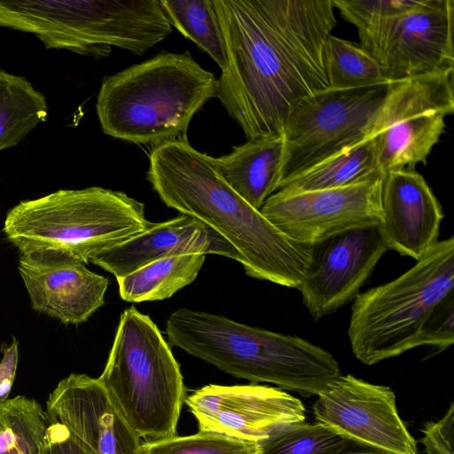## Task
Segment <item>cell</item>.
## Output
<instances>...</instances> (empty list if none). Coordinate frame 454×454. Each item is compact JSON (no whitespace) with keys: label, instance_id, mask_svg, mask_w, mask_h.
<instances>
[{"label":"cell","instance_id":"1","mask_svg":"<svg viewBox=\"0 0 454 454\" xmlns=\"http://www.w3.org/2000/svg\"><path fill=\"white\" fill-rule=\"evenodd\" d=\"M227 65L216 98L247 140L282 135L305 97L328 88L324 45L336 26L333 0H213Z\"/></svg>","mask_w":454,"mask_h":454},{"label":"cell","instance_id":"2","mask_svg":"<svg viewBox=\"0 0 454 454\" xmlns=\"http://www.w3.org/2000/svg\"><path fill=\"white\" fill-rule=\"evenodd\" d=\"M147 179L166 206L225 239L247 275L300 286L312 263L313 245L292 240L242 199L221 176L214 157L197 151L187 138L166 141L150 153Z\"/></svg>","mask_w":454,"mask_h":454},{"label":"cell","instance_id":"3","mask_svg":"<svg viewBox=\"0 0 454 454\" xmlns=\"http://www.w3.org/2000/svg\"><path fill=\"white\" fill-rule=\"evenodd\" d=\"M166 333L168 344L226 373L304 397L317 395L341 375L333 356L307 340L221 315L178 309L168 317Z\"/></svg>","mask_w":454,"mask_h":454},{"label":"cell","instance_id":"4","mask_svg":"<svg viewBox=\"0 0 454 454\" xmlns=\"http://www.w3.org/2000/svg\"><path fill=\"white\" fill-rule=\"evenodd\" d=\"M216 82L190 51L159 53L103 79L96 104L102 131L153 146L186 138L193 115L216 97Z\"/></svg>","mask_w":454,"mask_h":454},{"label":"cell","instance_id":"5","mask_svg":"<svg viewBox=\"0 0 454 454\" xmlns=\"http://www.w3.org/2000/svg\"><path fill=\"white\" fill-rule=\"evenodd\" d=\"M153 224L142 202L121 192L91 186L20 201L6 214L3 231L20 254L58 249L88 263L91 255Z\"/></svg>","mask_w":454,"mask_h":454},{"label":"cell","instance_id":"6","mask_svg":"<svg viewBox=\"0 0 454 454\" xmlns=\"http://www.w3.org/2000/svg\"><path fill=\"white\" fill-rule=\"evenodd\" d=\"M0 26L35 34L47 49L104 58L143 55L172 33L158 0L0 1Z\"/></svg>","mask_w":454,"mask_h":454},{"label":"cell","instance_id":"7","mask_svg":"<svg viewBox=\"0 0 454 454\" xmlns=\"http://www.w3.org/2000/svg\"><path fill=\"white\" fill-rule=\"evenodd\" d=\"M98 380L140 438L176 435L185 398L180 366L155 323L134 306L121 315Z\"/></svg>","mask_w":454,"mask_h":454},{"label":"cell","instance_id":"8","mask_svg":"<svg viewBox=\"0 0 454 454\" xmlns=\"http://www.w3.org/2000/svg\"><path fill=\"white\" fill-rule=\"evenodd\" d=\"M454 239L437 241L409 270L359 294L348 335L354 356L372 365L419 346L422 327L453 291Z\"/></svg>","mask_w":454,"mask_h":454},{"label":"cell","instance_id":"9","mask_svg":"<svg viewBox=\"0 0 454 454\" xmlns=\"http://www.w3.org/2000/svg\"><path fill=\"white\" fill-rule=\"evenodd\" d=\"M454 70L390 82L366 139L376 148L383 175L415 169L427 158L454 111Z\"/></svg>","mask_w":454,"mask_h":454},{"label":"cell","instance_id":"10","mask_svg":"<svg viewBox=\"0 0 454 454\" xmlns=\"http://www.w3.org/2000/svg\"><path fill=\"white\" fill-rule=\"evenodd\" d=\"M387 85L328 87L299 101L282 131L281 182L366 140Z\"/></svg>","mask_w":454,"mask_h":454},{"label":"cell","instance_id":"11","mask_svg":"<svg viewBox=\"0 0 454 454\" xmlns=\"http://www.w3.org/2000/svg\"><path fill=\"white\" fill-rule=\"evenodd\" d=\"M382 179L302 192H276L260 212L292 240L314 245L348 230L380 224Z\"/></svg>","mask_w":454,"mask_h":454},{"label":"cell","instance_id":"12","mask_svg":"<svg viewBox=\"0 0 454 454\" xmlns=\"http://www.w3.org/2000/svg\"><path fill=\"white\" fill-rule=\"evenodd\" d=\"M199 431L216 433L258 445L306 420L302 402L279 388L257 385L209 384L184 398Z\"/></svg>","mask_w":454,"mask_h":454},{"label":"cell","instance_id":"13","mask_svg":"<svg viewBox=\"0 0 454 454\" xmlns=\"http://www.w3.org/2000/svg\"><path fill=\"white\" fill-rule=\"evenodd\" d=\"M313 414L316 421L345 439L395 454H418L388 387L341 374L317 395Z\"/></svg>","mask_w":454,"mask_h":454},{"label":"cell","instance_id":"14","mask_svg":"<svg viewBox=\"0 0 454 454\" xmlns=\"http://www.w3.org/2000/svg\"><path fill=\"white\" fill-rule=\"evenodd\" d=\"M387 250L379 224L348 230L314 244L312 263L297 288L314 320L354 300Z\"/></svg>","mask_w":454,"mask_h":454},{"label":"cell","instance_id":"15","mask_svg":"<svg viewBox=\"0 0 454 454\" xmlns=\"http://www.w3.org/2000/svg\"><path fill=\"white\" fill-rule=\"evenodd\" d=\"M85 264L58 249L20 254L18 270L32 308L66 325L86 321L104 305L109 280Z\"/></svg>","mask_w":454,"mask_h":454},{"label":"cell","instance_id":"16","mask_svg":"<svg viewBox=\"0 0 454 454\" xmlns=\"http://www.w3.org/2000/svg\"><path fill=\"white\" fill-rule=\"evenodd\" d=\"M454 1L419 0L391 24L379 63L389 82L454 70Z\"/></svg>","mask_w":454,"mask_h":454},{"label":"cell","instance_id":"17","mask_svg":"<svg viewBox=\"0 0 454 454\" xmlns=\"http://www.w3.org/2000/svg\"><path fill=\"white\" fill-rule=\"evenodd\" d=\"M46 413L94 454H138L141 438L98 378L72 373L60 380Z\"/></svg>","mask_w":454,"mask_h":454},{"label":"cell","instance_id":"18","mask_svg":"<svg viewBox=\"0 0 454 454\" xmlns=\"http://www.w3.org/2000/svg\"><path fill=\"white\" fill-rule=\"evenodd\" d=\"M380 207L379 228L387 249L418 261L438 241L442 206L415 169L384 176Z\"/></svg>","mask_w":454,"mask_h":454},{"label":"cell","instance_id":"19","mask_svg":"<svg viewBox=\"0 0 454 454\" xmlns=\"http://www.w3.org/2000/svg\"><path fill=\"white\" fill-rule=\"evenodd\" d=\"M186 254H213L240 262L237 250L214 229L195 217L180 215L153 223L146 231L96 253L88 263L119 278L154 261Z\"/></svg>","mask_w":454,"mask_h":454},{"label":"cell","instance_id":"20","mask_svg":"<svg viewBox=\"0 0 454 454\" xmlns=\"http://www.w3.org/2000/svg\"><path fill=\"white\" fill-rule=\"evenodd\" d=\"M283 158L284 140L278 134L247 140L233 146L230 153L214 157L227 184L257 210L278 190Z\"/></svg>","mask_w":454,"mask_h":454},{"label":"cell","instance_id":"21","mask_svg":"<svg viewBox=\"0 0 454 454\" xmlns=\"http://www.w3.org/2000/svg\"><path fill=\"white\" fill-rule=\"evenodd\" d=\"M383 177L375 145L366 139L282 181L277 192L294 193L340 188Z\"/></svg>","mask_w":454,"mask_h":454},{"label":"cell","instance_id":"22","mask_svg":"<svg viewBox=\"0 0 454 454\" xmlns=\"http://www.w3.org/2000/svg\"><path fill=\"white\" fill-rule=\"evenodd\" d=\"M206 255L186 254L154 261L116 278L120 296L129 302L161 301L195 280Z\"/></svg>","mask_w":454,"mask_h":454},{"label":"cell","instance_id":"23","mask_svg":"<svg viewBox=\"0 0 454 454\" xmlns=\"http://www.w3.org/2000/svg\"><path fill=\"white\" fill-rule=\"evenodd\" d=\"M47 110L44 95L25 77L0 69V152L18 145L44 121Z\"/></svg>","mask_w":454,"mask_h":454},{"label":"cell","instance_id":"24","mask_svg":"<svg viewBox=\"0 0 454 454\" xmlns=\"http://www.w3.org/2000/svg\"><path fill=\"white\" fill-rule=\"evenodd\" d=\"M47 414L35 399L0 403V454H46Z\"/></svg>","mask_w":454,"mask_h":454},{"label":"cell","instance_id":"25","mask_svg":"<svg viewBox=\"0 0 454 454\" xmlns=\"http://www.w3.org/2000/svg\"><path fill=\"white\" fill-rule=\"evenodd\" d=\"M171 27L207 53L223 70L224 38L213 0H158Z\"/></svg>","mask_w":454,"mask_h":454},{"label":"cell","instance_id":"26","mask_svg":"<svg viewBox=\"0 0 454 454\" xmlns=\"http://www.w3.org/2000/svg\"><path fill=\"white\" fill-rule=\"evenodd\" d=\"M324 64L333 89H356L390 82L381 65L349 41L330 35L324 45Z\"/></svg>","mask_w":454,"mask_h":454},{"label":"cell","instance_id":"27","mask_svg":"<svg viewBox=\"0 0 454 454\" xmlns=\"http://www.w3.org/2000/svg\"><path fill=\"white\" fill-rule=\"evenodd\" d=\"M419 1L333 0V4L357 28L360 48L379 62L381 46L391 24L397 17L412 10Z\"/></svg>","mask_w":454,"mask_h":454},{"label":"cell","instance_id":"28","mask_svg":"<svg viewBox=\"0 0 454 454\" xmlns=\"http://www.w3.org/2000/svg\"><path fill=\"white\" fill-rule=\"evenodd\" d=\"M345 440L317 421H303L259 444L257 454H336Z\"/></svg>","mask_w":454,"mask_h":454},{"label":"cell","instance_id":"29","mask_svg":"<svg viewBox=\"0 0 454 454\" xmlns=\"http://www.w3.org/2000/svg\"><path fill=\"white\" fill-rule=\"evenodd\" d=\"M258 450L255 442L199 431L186 436L147 440L141 443L138 454H257Z\"/></svg>","mask_w":454,"mask_h":454},{"label":"cell","instance_id":"30","mask_svg":"<svg viewBox=\"0 0 454 454\" xmlns=\"http://www.w3.org/2000/svg\"><path fill=\"white\" fill-rule=\"evenodd\" d=\"M454 342V292L437 303L427 317L420 335L419 346L427 345L442 351Z\"/></svg>","mask_w":454,"mask_h":454},{"label":"cell","instance_id":"31","mask_svg":"<svg viewBox=\"0 0 454 454\" xmlns=\"http://www.w3.org/2000/svg\"><path fill=\"white\" fill-rule=\"evenodd\" d=\"M454 403L438 421H429L422 429L421 442L427 454H454L453 452Z\"/></svg>","mask_w":454,"mask_h":454},{"label":"cell","instance_id":"32","mask_svg":"<svg viewBox=\"0 0 454 454\" xmlns=\"http://www.w3.org/2000/svg\"><path fill=\"white\" fill-rule=\"evenodd\" d=\"M46 454H94V452L58 420L47 415Z\"/></svg>","mask_w":454,"mask_h":454},{"label":"cell","instance_id":"33","mask_svg":"<svg viewBox=\"0 0 454 454\" xmlns=\"http://www.w3.org/2000/svg\"><path fill=\"white\" fill-rule=\"evenodd\" d=\"M18 340L14 338L12 344L4 349L0 362V403L8 399L11 392L19 360Z\"/></svg>","mask_w":454,"mask_h":454},{"label":"cell","instance_id":"34","mask_svg":"<svg viewBox=\"0 0 454 454\" xmlns=\"http://www.w3.org/2000/svg\"><path fill=\"white\" fill-rule=\"evenodd\" d=\"M336 454H395L377 447L346 439Z\"/></svg>","mask_w":454,"mask_h":454}]
</instances>
